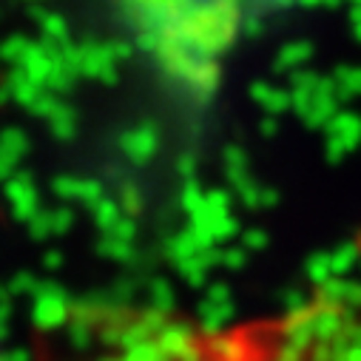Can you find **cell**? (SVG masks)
Here are the masks:
<instances>
[{
  "label": "cell",
  "instance_id": "obj_1",
  "mask_svg": "<svg viewBox=\"0 0 361 361\" xmlns=\"http://www.w3.org/2000/svg\"><path fill=\"white\" fill-rule=\"evenodd\" d=\"M37 361H361V282H333L247 319L88 302L37 341Z\"/></svg>",
  "mask_w": 361,
  "mask_h": 361
}]
</instances>
